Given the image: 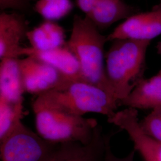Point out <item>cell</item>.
Returning <instances> with one entry per match:
<instances>
[{"mask_svg":"<svg viewBox=\"0 0 161 161\" xmlns=\"http://www.w3.org/2000/svg\"><path fill=\"white\" fill-rule=\"evenodd\" d=\"M107 42V36L102 34L88 17H74L66 46L79 62L82 80L114 95L106 74L104 46Z\"/></svg>","mask_w":161,"mask_h":161,"instance_id":"6da1fadb","label":"cell"},{"mask_svg":"<svg viewBox=\"0 0 161 161\" xmlns=\"http://www.w3.org/2000/svg\"><path fill=\"white\" fill-rule=\"evenodd\" d=\"M35 128L41 137L54 143L89 144L98 125L94 118L72 115L58 108L41 96L31 104Z\"/></svg>","mask_w":161,"mask_h":161,"instance_id":"7a4b0ae2","label":"cell"},{"mask_svg":"<svg viewBox=\"0 0 161 161\" xmlns=\"http://www.w3.org/2000/svg\"><path fill=\"white\" fill-rule=\"evenodd\" d=\"M105 54L107 79L120 102L144 78L146 58L150 41L129 39L112 41Z\"/></svg>","mask_w":161,"mask_h":161,"instance_id":"3957f363","label":"cell"},{"mask_svg":"<svg viewBox=\"0 0 161 161\" xmlns=\"http://www.w3.org/2000/svg\"><path fill=\"white\" fill-rule=\"evenodd\" d=\"M40 96L58 108L78 116L96 113L109 118L119 106V101L114 95L83 80H66Z\"/></svg>","mask_w":161,"mask_h":161,"instance_id":"277c9868","label":"cell"},{"mask_svg":"<svg viewBox=\"0 0 161 161\" xmlns=\"http://www.w3.org/2000/svg\"><path fill=\"white\" fill-rule=\"evenodd\" d=\"M60 144L44 139L22 122L0 142L1 161H51Z\"/></svg>","mask_w":161,"mask_h":161,"instance_id":"5b68a950","label":"cell"},{"mask_svg":"<svg viewBox=\"0 0 161 161\" xmlns=\"http://www.w3.org/2000/svg\"><path fill=\"white\" fill-rule=\"evenodd\" d=\"M108 122L119 127L128 134L137 152L144 161H161V142L152 137L140 125L138 110L127 108L108 118Z\"/></svg>","mask_w":161,"mask_h":161,"instance_id":"8992f818","label":"cell"},{"mask_svg":"<svg viewBox=\"0 0 161 161\" xmlns=\"http://www.w3.org/2000/svg\"><path fill=\"white\" fill-rule=\"evenodd\" d=\"M161 35V0L149 12L134 14L107 35L108 41L129 39L151 41Z\"/></svg>","mask_w":161,"mask_h":161,"instance_id":"52a82bcc","label":"cell"},{"mask_svg":"<svg viewBox=\"0 0 161 161\" xmlns=\"http://www.w3.org/2000/svg\"><path fill=\"white\" fill-rule=\"evenodd\" d=\"M25 92L40 96L62 84L67 80L50 65L29 56L19 58Z\"/></svg>","mask_w":161,"mask_h":161,"instance_id":"ba28073f","label":"cell"},{"mask_svg":"<svg viewBox=\"0 0 161 161\" xmlns=\"http://www.w3.org/2000/svg\"><path fill=\"white\" fill-rule=\"evenodd\" d=\"M28 22L22 13L2 12L0 14V60L19 58L20 43L29 31Z\"/></svg>","mask_w":161,"mask_h":161,"instance_id":"9c48e42d","label":"cell"},{"mask_svg":"<svg viewBox=\"0 0 161 161\" xmlns=\"http://www.w3.org/2000/svg\"><path fill=\"white\" fill-rule=\"evenodd\" d=\"M20 56L32 57L50 65L67 80H82L79 62L66 45L48 50H38L31 47H22Z\"/></svg>","mask_w":161,"mask_h":161,"instance_id":"30bf717a","label":"cell"},{"mask_svg":"<svg viewBox=\"0 0 161 161\" xmlns=\"http://www.w3.org/2000/svg\"><path fill=\"white\" fill-rule=\"evenodd\" d=\"M108 136L104 134L102 127L98 124L89 144L62 143L51 161H102Z\"/></svg>","mask_w":161,"mask_h":161,"instance_id":"8fae6325","label":"cell"},{"mask_svg":"<svg viewBox=\"0 0 161 161\" xmlns=\"http://www.w3.org/2000/svg\"><path fill=\"white\" fill-rule=\"evenodd\" d=\"M119 106L136 110L161 109V70L150 78H143Z\"/></svg>","mask_w":161,"mask_h":161,"instance_id":"7c38bea8","label":"cell"},{"mask_svg":"<svg viewBox=\"0 0 161 161\" xmlns=\"http://www.w3.org/2000/svg\"><path fill=\"white\" fill-rule=\"evenodd\" d=\"M135 9L122 0H96L86 16L100 31L134 14Z\"/></svg>","mask_w":161,"mask_h":161,"instance_id":"4fadbf2b","label":"cell"},{"mask_svg":"<svg viewBox=\"0 0 161 161\" xmlns=\"http://www.w3.org/2000/svg\"><path fill=\"white\" fill-rule=\"evenodd\" d=\"M19 58H6L0 62V98L12 103L23 101L25 92Z\"/></svg>","mask_w":161,"mask_h":161,"instance_id":"5bb4252c","label":"cell"},{"mask_svg":"<svg viewBox=\"0 0 161 161\" xmlns=\"http://www.w3.org/2000/svg\"><path fill=\"white\" fill-rule=\"evenodd\" d=\"M31 47L38 50H48L66 45L64 28L53 21L45 20L29 30L26 34Z\"/></svg>","mask_w":161,"mask_h":161,"instance_id":"9a60e30c","label":"cell"},{"mask_svg":"<svg viewBox=\"0 0 161 161\" xmlns=\"http://www.w3.org/2000/svg\"><path fill=\"white\" fill-rule=\"evenodd\" d=\"M23 115V100L12 103L0 98V142L22 122Z\"/></svg>","mask_w":161,"mask_h":161,"instance_id":"2e32d148","label":"cell"},{"mask_svg":"<svg viewBox=\"0 0 161 161\" xmlns=\"http://www.w3.org/2000/svg\"><path fill=\"white\" fill-rule=\"evenodd\" d=\"M73 7L72 0H37L33 9L45 20L56 22L68 15Z\"/></svg>","mask_w":161,"mask_h":161,"instance_id":"e0dca14e","label":"cell"},{"mask_svg":"<svg viewBox=\"0 0 161 161\" xmlns=\"http://www.w3.org/2000/svg\"><path fill=\"white\" fill-rule=\"evenodd\" d=\"M140 124L144 132L161 142V109L152 110Z\"/></svg>","mask_w":161,"mask_h":161,"instance_id":"ac0fdd59","label":"cell"},{"mask_svg":"<svg viewBox=\"0 0 161 161\" xmlns=\"http://www.w3.org/2000/svg\"><path fill=\"white\" fill-rule=\"evenodd\" d=\"M31 0H0V9L2 12L11 10L13 12H26L31 7Z\"/></svg>","mask_w":161,"mask_h":161,"instance_id":"d6986e66","label":"cell"},{"mask_svg":"<svg viewBox=\"0 0 161 161\" xmlns=\"http://www.w3.org/2000/svg\"><path fill=\"white\" fill-rule=\"evenodd\" d=\"M112 137V134L108 135L107 141H106V149L105 153L104 155L103 159L102 161H134V155L136 151L135 150H132L128 155L119 158L115 156L114 153L112 152L110 146V138Z\"/></svg>","mask_w":161,"mask_h":161,"instance_id":"ffe728a7","label":"cell"},{"mask_svg":"<svg viewBox=\"0 0 161 161\" xmlns=\"http://www.w3.org/2000/svg\"><path fill=\"white\" fill-rule=\"evenodd\" d=\"M75 1L80 11L84 13L85 16H87L92 10L96 0H75Z\"/></svg>","mask_w":161,"mask_h":161,"instance_id":"44dd1931","label":"cell"},{"mask_svg":"<svg viewBox=\"0 0 161 161\" xmlns=\"http://www.w3.org/2000/svg\"><path fill=\"white\" fill-rule=\"evenodd\" d=\"M156 48L157 53L161 56V41L157 44Z\"/></svg>","mask_w":161,"mask_h":161,"instance_id":"7402d4cb","label":"cell"}]
</instances>
